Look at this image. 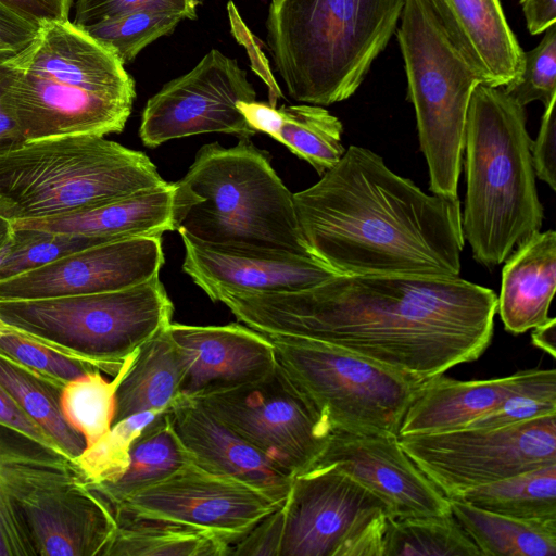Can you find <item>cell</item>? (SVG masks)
<instances>
[{
  "label": "cell",
  "mask_w": 556,
  "mask_h": 556,
  "mask_svg": "<svg viewBox=\"0 0 556 556\" xmlns=\"http://www.w3.org/2000/svg\"><path fill=\"white\" fill-rule=\"evenodd\" d=\"M293 204L309 253L338 275L459 277V199L425 193L367 148L345 149Z\"/></svg>",
  "instance_id": "cell-2"
},
{
  "label": "cell",
  "mask_w": 556,
  "mask_h": 556,
  "mask_svg": "<svg viewBox=\"0 0 556 556\" xmlns=\"http://www.w3.org/2000/svg\"><path fill=\"white\" fill-rule=\"evenodd\" d=\"M7 63L3 99L25 141L124 129L135 81L112 52L70 20L41 26Z\"/></svg>",
  "instance_id": "cell-3"
},
{
  "label": "cell",
  "mask_w": 556,
  "mask_h": 556,
  "mask_svg": "<svg viewBox=\"0 0 556 556\" xmlns=\"http://www.w3.org/2000/svg\"><path fill=\"white\" fill-rule=\"evenodd\" d=\"M325 466L338 468L382 498L393 518L451 514L450 500L405 453L399 435L332 430L311 468Z\"/></svg>",
  "instance_id": "cell-17"
},
{
  "label": "cell",
  "mask_w": 556,
  "mask_h": 556,
  "mask_svg": "<svg viewBox=\"0 0 556 556\" xmlns=\"http://www.w3.org/2000/svg\"><path fill=\"white\" fill-rule=\"evenodd\" d=\"M405 453L447 498L556 464V415L496 428L399 437Z\"/></svg>",
  "instance_id": "cell-12"
},
{
  "label": "cell",
  "mask_w": 556,
  "mask_h": 556,
  "mask_svg": "<svg viewBox=\"0 0 556 556\" xmlns=\"http://www.w3.org/2000/svg\"><path fill=\"white\" fill-rule=\"evenodd\" d=\"M556 415V370H521L510 392L491 412L466 428H496Z\"/></svg>",
  "instance_id": "cell-37"
},
{
  "label": "cell",
  "mask_w": 556,
  "mask_h": 556,
  "mask_svg": "<svg viewBox=\"0 0 556 556\" xmlns=\"http://www.w3.org/2000/svg\"><path fill=\"white\" fill-rule=\"evenodd\" d=\"M238 320L264 334L332 344L430 379L478 359L491 343L497 295L456 278L336 275L300 291H220Z\"/></svg>",
  "instance_id": "cell-1"
},
{
  "label": "cell",
  "mask_w": 556,
  "mask_h": 556,
  "mask_svg": "<svg viewBox=\"0 0 556 556\" xmlns=\"http://www.w3.org/2000/svg\"><path fill=\"white\" fill-rule=\"evenodd\" d=\"M382 556H482L456 519L448 515L391 518Z\"/></svg>",
  "instance_id": "cell-33"
},
{
  "label": "cell",
  "mask_w": 556,
  "mask_h": 556,
  "mask_svg": "<svg viewBox=\"0 0 556 556\" xmlns=\"http://www.w3.org/2000/svg\"><path fill=\"white\" fill-rule=\"evenodd\" d=\"M200 0H77L74 24L81 29L137 11H163L195 20Z\"/></svg>",
  "instance_id": "cell-42"
},
{
  "label": "cell",
  "mask_w": 556,
  "mask_h": 556,
  "mask_svg": "<svg viewBox=\"0 0 556 556\" xmlns=\"http://www.w3.org/2000/svg\"><path fill=\"white\" fill-rule=\"evenodd\" d=\"M175 184L174 226L203 242L312 255L302 237L293 193L250 139L201 147ZM313 256V255H312Z\"/></svg>",
  "instance_id": "cell-6"
},
{
  "label": "cell",
  "mask_w": 556,
  "mask_h": 556,
  "mask_svg": "<svg viewBox=\"0 0 556 556\" xmlns=\"http://www.w3.org/2000/svg\"><path fill=\"white\" fill-rule=\"evenodd\" d=\"M9 247L10 245H8L7 248H4L3 250L0 251V262L3 260L4 255L7 254Z\"/></svg>",
  "instance_id": "cell-53"
},
{
  "label": "cell",
  "mask_w": 556,
  "mask_h": 556,
  "mask_svg": "<svg viewBox=\"0 0 556 556\" xmlns=\"http://www.w3.org/2000/svg\"><path fill=\"white\" fill-rule=\"evenodd\" d=\"M452 516L482 556H556V519H521L448 498Z\"/></svg>",
  "instance_id": "cell-27"
},
{
  "label": "cell",
  "mask_w": 556,
  "mask_h": 556,
  "mask_svg": "<svg viewBox=\"0 0 556 556\" xmlns=\"http://www.w3.org/2000/svg\"><path fill=\"white\" fill-rule=\"evenodd\" d=\"M525 106L501 87L472 91L465 129L464 239L473 258L492 268L540 231V202Z\"/></svg>",
  "instance_id": "cell-4"
},
{
  "label": "cell",
  "mask_w": 556,
  "mask_h": 556,
  "mask_svg": "<svg viewBox=\"0 0 556 556\" xmlns=\"http://www.w3.org/2000/svg\"><path fill=\"white\" fill-rule=\"evenodd\" d=\"M279 556H382L389 505L333 466L293 477Z\"/></svg>",
  "instance_id": "cell-11"
},
{
  "label": "cell",
  "mask_w": 556,
  "mask_h": 556,
  "mask_svg": "<svg viewBox=\"0 0 556 556\" xmlns=\"http://www.w3.org/2000/svg\"><path fill=\"white\" fill-rule=\"evenodd\" d=\"M173 313L157 274L121 290L0 301V326L115 377Z\"/></svg>",
  "instance_id": "cell-8"
},
{
  "label": "cell",
  "mask_w": 556,
  "mask_h": 556,
  "mask_svg": "<svg viewBox=\"0 0 556 556\" xmlns=\"http://www.w3.org/2000/svg\"><path fill=\"white\" fill-rule=\"evenodd\" d=\"M255 99L247 72L235 59L212 49L190 72L168 81L148 100L139 137L148 148L211 132L250 139L257 132L237 103Z\"/></svg>",
  "instance_id": "cell-14"
},
{
  "label": "cell",
  "mask_w": 556,
  "mask_h": 556,
  "mask_svg": "<svg viewBox=\"0 0 556 556\" xmlns=\"http://www.w3.org/2000/svg\"><path fill=\"white\" fill-rule=\"evenodd\" d=\"M0 384L75 463L86 448V442L62 414L61 394L65 384L48 379L1 353Z\"/></svg>",
  "instance_id": "cell-30"
},
{
  "label": "cell",
  "mask_w": 556,
  "mask_h": 556,
  "mask_svg": "<svg viewBox=\"0 0 556 556\" xmlns=\"http://www.w3.org/2000/svg\"><path fill=\"white\" fill-rule=\"evenodd\" d=\"M496 313L506 331L520 334L549 320L556 286V232L538 231L504 261Z\"/></svg>",
  "instance_id": "cell-24"
},
{
  "label": "cell",
  "mask_w": 556,
  "mask_h": 556,
  "mask_svg": "<svg viewBox=\"0 0 556 556\" xmlns=\"http://www.w3.org/2000/svg\"><path fill=\"white\" fill-rule=\"evenodd\" d=\"M457 498L509 517L556 519V464L472 488Z\"/></svg>",
  "instance_id": "cell-31"
},
{
  "label": "cell",
  "mask_w": 556,
  "mask_h": 556,
  "mask_svg": "<svg viewBox=\"0 0 556 556\" xmlns=\"http://www.w3.org/2000/svg\"><path fill=\"white\" fill-rule=\"evenodd\" d=\"M443 29L483 84L505 87L522 70L523 50L501 0H427Z\"/></svg>",
  "instance_id": "cell-22"
},
{
  "label": "cell",
  "mask_w": 556,
  "mask_h": 556,
  "mask_svg": "<svg viewBox=\"0 0 556 556\" xmlns=\"http://www.w3.org/2000/svg\"><path fill=\"white\" fill-rule=\"evenodd\" d=\"M13 236L12 222L0 215V251L12 243Z\"/></svg>",
  "instance_id": "cell-52"
},
{
  "label": "cell",
  "mask_w": 556,
  "mask_h": 556,
  "mask_svg": "<svg viewBox=\"0 0 556 556\" xmlns=\"http://www.w3.org/2000/svg\"><path fill=\"white\" fill-rule=\"evenodd\" d=\"M0 424L14 429L33 440L62 453L55 441L49 433L8 393L0 384ZM63 454V453H62ZM64 455V454H63Z\"/></svg>",
  "instance_id": "cell-46"
},
{
  "label": "cell",
  "mask_w": 556,
  "mask_h": 556,
  "mask_svg": "<svg viewBox=\"0 0 556 556\" xmlns=\"http://www.w3.org/2000/svg\"><path fill=\"white\" fill-rule=\"evenodd\" d=\"M169 325L135 353L116 389L113 424L141 412H166L180 396L187 365Z\"/></svg>",
  "instance_id": "cell-26"
},
{
  "label": "cell",
  "mask_w": 556,
  "mask_h": 556,
  "mask_svg": "<svg viewBox=\"0 0 556 556\" xmlns=\"http://www.w3.org/2000/svg\"><path fill=\"white\" fill-rule=\"evenodd\" d=\"M532 343L549 354L556 356V319L551 317L545 324L533 328Z\"/></svg>",
  "instance_id": "cell-51"
},
{
  "label": "cell",
  "mask_w": 556,
  "mask_h": 556,
  "mask_svg": "<svg viewBox=\"0 0 556 556\" xmlns=\"http://www.w3.org/2000/svg\"><path fill=\"white\" fill-rule=\"evenodd\" d=\"M0 353L22 366L62 384L99 370L89 363L62 354L1 326Z\"/></svg>",
  "instance_id": "cell-40"
},
{
  "label": "cell",
  "mask_w": 556,
  "mask_h": 556,
  "mask_svg": "<svg viewBox=\"0 0 556 556\" xmlns=\"http://www.w3.org/2000/svg\"><path fill=\"white\" fill-rule=\"evenodd\" d=\"M237 108L252 129L256 132H264L275 140L277 139L282 123L279 109L270 103L256 100L239 101Z\"/></svg>",
  "instance_id": "cell-48"
},
{
  "label": "cell",
  "mask_w": 556,
  "mask_h": 556,
  "mask_svg": "<svg viewBox=\"0 0 556 556\" xmlns=\"http://www.w3.org/2000/svg\"><path fill=\"white\" fill-rule=\"evenodd\" d=\"M283 531L281 505L231 545L230 555L279 556Z\"/></svg>",
  "instance_id": "cell-44"
},
{
  "label": "cell",
  "mask_w": 556,
  "mask_h": 556,
  "mask_svg": "<svg viewBox=\"0 0 556 556\" xmlns=\"http://www.w3.org/2000/svg\"><path fill=\"white\" fill-rule=\"evenodd\" d=\"M556 98L547 104L535 140L531 143V156L535 177L556 189Z\"/></svg>",
  "instance_id": "cell-43"
},
{
  "label": "cell",
  "mask_w": 556,
  "mask_h": 556,
  "mask_svg": "<svg viewBox=\"0 0 556 556\" xmlns=\"http://www.w3.org/2000/svg\"><path fill=\"white\" fill-rule=\"evenodd\" d=\"M134 355L127 359L112 381H108L100 370H96L64 386L61 394L62 414L83 435L86 447L94 444L111 429L115 414L116 389Z\"/></svg>",
  "instance_id": "cell-35"
},
{
  "label": "cell",
  "mask_w": 556,
  "mask_h": 556,
  "mask_svg": "<svg viewBox=\"0 0 556 556\" xmlns=\"http://www.w3.org/2000/svg\"><path fill=\"white\" fill-rule=\"evenodd\" d=\"M38 28L0 7V54L16 53L35 38Z\"/></svg>",
  "instance_id": "cell-47"
},
{
  "label": "cell",
  "mask_w": 556,
  "mask_h": 556,
  "mask_svg": "<svg viewBox=\"0 0 556 556\" xmlns=\"http://www.w3.org/2000/svg\"><path fill=\"white\" fill-rule=\"evenodd\" d=\"M193 462L190 452L175 432L167 413L148 425L135 439L129 462L119 479L111 483L87 485L112 507Z\"/></svg>",
  "instance_id": "cell-29"
},
{
  "label": "cell",
  "mask_w": 556,
  "mask_h": 556,
  "mask_svg": "<svg viewBox=\"0 0 556 556\" xmlns=\"http://www.w3.org/2000/svg\"><path fill=\"white\" fill-rule=\"evenodd\" d=\"M167 182L144 153L104 136L26 141L0 154V215L11 222L61 215Z\"/></svg>",
  "instance_id": "cell-7"
},
{
  "label": "cell",
  "mask_w": 556,
  "mask_h": 556,
  "mask_svg": "<svg viewBox=\"0 0 556 556\" xmlns=\"http://www.w3.org/2000/svg\"><path fill=\"white\" fill-rule=\"evenodd\" d=\"M397 41L407 99L414 106L420 150L433 194L457 199L465 129L480 76L452 42L427 0H404Z\"/></svg>",
  "instance_id": "cell-9"
},
{
  "label": "cell",
  "mask_w": 556,
  "mask_h": 556,
  "mask_svg": "<svg viewBox=\"0 0 556 556\" xmlns=\"http://www.w3.org/2000/svg\"><path fill=\"white\" fill-rule=\"evenodd\" d=\"M16 505L37 556H103L116 530L111 506L84 481L37 486Z\"/></svg>",
  "instance_id": "cell-19"
},
{
  "label": "cell",
  "mask_w": 556,
  "mask_h": 556,
  "mask_svg": "<svg viewBox=\"0 0 556 556\" xmlns=\"http://www.w3.org/2000/svg\"><path fill=\"white\" fill-rule=\"evenodd\" d=\"M264 336L277 365L332 430L399 435L405 412L428 380L325 342Z\"/></svg>",
  "instance_id": "cell-10"
},
{
  "label": "cell",
  "mask_w": 556,
  "mask_h": 556,
  "mask_svg": "<svg viewBox=\"0 0 556 556\" xmlns=\"http://www.w3.org/2000/svg\"><path fill=\"white\" fill-rule=\"evenodd\" d=\"M520 3L531 35L544 33L556 24V0H520Z\"/></svg>",
  "instance_id": "cell-50"
},
{
  "label": "cell",
  "mask_w": 556,
  "mask_h": 556,
  "mask_svg": "<svg viewBox=\"0 0 556 556\" xmlns=\"http://www.w3.org/2000/svg\"><path fill=\"white\" fill-rule=\"evenodd\" d=\"M169 331L186 359L180 387L184 397L255 381L273 371L277 364L269 340L248 326L170 323Z\"/></svg>",
  "instance_id": "cell-20"
},
{
  "label": "cell",
  "mask_w": 556,
  "mask_h": 556,
  "mask_svg": "<svg viewBox=\"0 0 556 556\" xmlns=\"http://www.w3.org/2000/svg\"><path fill=\"white\" fill-rule=\"evenodd\" d=\"M520 371L507 377L460 381L442 375L428 379L409 404L399 437L452 431L484 416L510 392Z\"/></svg>",
  "instance_id": "cell-25"
},
{
  "label": "cell",
  "mask_w": 556,
  "mask_h": 556,
  "mask_svg": "<svg viewBox=\"0 0 556 556\" xmlns=\"http://www.w3.org/2000/svg\"><path fill=\"white\" fill-rule=\"evenodd\" d=\"M73 0H0V7L36 28L68 20Z\"/></svg>",
  "instance_id": "cell-45"
},
{
  "label": "cell",
  "mask_w": 556,
  "mask_h": 556,
  "mask_svg": "<svg viewBox=\"0 0 556 556\" xmlns=\"http://www.w3.org/2000/svg\"><path fill=\"white\" fill-rule=\"evenodd\" d=\"M166 413L194 464L242 481L278 505L285 502L293 477L215 418L198 401L179 396Z\"/></svg>",
  "instance_id": "cell-21"
},
{
  "label": "cell",
  "mask_w": 556,
  "mask_h": 556,
  "mask_svg": "<svg viewBox=\"0 0 556 556\" xmlns=\"http://www.w3.org/2000/svg\"><path fill=\"white\" fill-rule=\"evenodd\" d=\"M190 399L292 477L314 465L332 433L327 418L277 364L255 381Z\"/></svg>",
  "instance_id": "cell-13"
},
{
  "label": "cell",
  "mask_w": 556,
  "mask_h": 556,
  "mask_svg": "<svg viewBox=\"0 0 556 556\" xmlns=\"http://www.w3.org/2000/svg\"><path fill=\"white\" fill-rule=\"evenodd\" d=\"M10 55L11 53L0 54V154L12 151L26 142L3 99L9 70L7 59Z\"/></svg>",
  "instance_id": "cell-49"
},
{
  "label": "cell",
  "mask_w": 556,
  "mask_h": 556,
  "mask_svg": "<svg viewBox=\"0 0 556 556\" xmlns=\"http://www.w3.org/2000/svg\"><path fill=\"white\" fill-rule=\"evenodd\" d=\"M279 506L251 485L191 462L112 510L188 526L232 545Z\"/></svg>",
  "instance_id": "cell-15"
},
{
  "label": "cell",
  "mask_w": 556,
  "mask_h": 556,
  "mask_svg": "<svg viewBox=\"0 0 556 556\" xmlns=\"http://www.w3.org/2000/svg\"><path fill=\"white\" fill-rule=\"evenodd\" d=\"M404 0H271L267 45L289 96L330 105L355 93L400 22Z\"/></svg>",
  "instance_id": "cell-5"
},
{
  "label": "cell",
  "mask_w": 556,
  "mask_h": 556,
  "mask_svg": "<svg viewBox=\"0 0 556 556\" xmlns=\"http://www.w3.org/2000/svg\"><path fill=\"white\" fill-rule=\"evenodd\" d=\"M282 123L277 141L313 166L319 176L342 157L343 125L321 105L294 104L279 108Z\"/></svg>",
  "instance_id": "cell-32"
},
{
  "label": "cell",
  "mask_w": 556,
  "mask_h": 556,
  "mask_svg": "<svg viewBox=\"0 0 556 556\" xmlns=\"http://www.w3.org/2000/svg\"><path fill=\"white\" fill-rule=\"evenodd\" d=\"M100 244L104 242L91 237L14 229L13 241L0 262V280Z\"/></svg>",
  "instance_id": "cell-39"
},
{
  "label": "cell",
  "mask_w": 556,
  "mask_h": 556,
  "mask_svg": "<svg viewBox=\"0 0 556 556\" xmlns=\"http://www.w3.org/2000/svg\"><path fill=\"white\" fill-rule=\"evenodd\" d=\"M180 15L163 11H137L84 30L125 65L160 37L174 31Z\"/></svg>",
  "instance_id": "cell-38"
},
{
  "label": "cell",
  "mask_w": 556,
  "mask_h": 556,
  "mask_svg": "<svg viewBox=\"0 0 556 556\" xmlns=\"http://www.w3.org/2000/svg\"><path fill=\"white\" fill-rule=\"evenodd\" d=\"M116 530L103 556H228L231 543L215 534L152 518L114 513Z\"/></svg>",
  "instance_id": "cell-28"
},
{
  "label": "cell",
  "mask_w": 556,
  "mask_h": 556,
  "mask_svg": "<svg viewBox=\"0 0 556 556\" xmlns=\"http://www.w3.org/2000/svg\"><path fill=\"white\" fill-rule=\"evenodd\" d=\"M165 412L147 410L113 424L108 433L75 459L87 485L115 482L125 472L140 432Z\"/></svg>",
  "instance_id": "cell-36"
},
{
  "label": "cell",
  "mask_w": 556,
  "mask_h": 556,
  "mask_svg": "<svg viewBox=\"0 0 556 556\" xmlns=\"http://www.w3.org/2000/svg\"><path fill=\"white\" fill-rule=\"evenodd\" d=\"M162 237L90 247L0 280V301L37 300L129 288L160 274Z\"/></svg>",
  "instance_id": "cell-16"
},
{
  "label": "cell",
  "mask_w": 556,
  "mask_h": 556,
  "mask_svg": "<svg viewBox=\"0 0 556 556\" xmlns=\"http://www.w3.org/2000/svg\"><path fill=\"white\" fill-rule=\"evenodd\" d=\"M47 447L0 424V556H37L20 508L9 493V482L23 464Z\"/></svg>",
  "instance_id": "cell-34"
},
{
  "label": "cell",
  "mask_w": 556,
  "mask_h": 556,
  "mask_svg": "<svg viewBox=\"0 0 556 556\" xmlns=\"http://www.w3.org/2000/svg\"><path fill=\"white\" fill-rule=\"evenodd\" d=\"M175 184L74 211L66 214L18 219L13 229L39 230L91 237L104 243L137 238L162 237L174 231Z\"/></svg>",
  "instance_id": "cell-23"
},
{
  "label": "cell",
  "mask_w": 556,
  "mask_h": 556,
  "mask_svg": "<svg viewBox=\"0 0 556 556\" xmlns=\"http://www.w3.org/2000/svg\"><path fill=\"white\" fill-rule=\"evenodd\" d=\"M503 89L522 106L533 101L545 105L556 98V24L545 30L535 48L523 53L519 77Z\"/></svg>",
  "instance_id": "cell-41"
},
{
  "label": "cell",
  "mask_w": 556,
  "mask_h": 556,
  "mask_svg": "<svg viewBox=\"0 0 556 556\" xmlns=\"http://www.w3.org/2000/svg\"><path fill=\"white\" fill-rule=\"evenodd\" d=\"M184 271L212 300L220 292H293L338 275L312 255L289 251L203 242L178 231Z\"/></svg>",
  "instance_id": "cell-18"
}]
</instances>
